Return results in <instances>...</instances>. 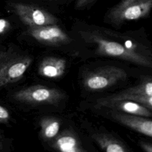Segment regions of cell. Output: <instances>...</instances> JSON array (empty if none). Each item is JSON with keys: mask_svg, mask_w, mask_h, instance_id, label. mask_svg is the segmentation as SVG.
I'll return each instance as SVG.
<instances>
[{"mask_svg": "<svg viewBox=\"0 0 152 152\" xmlns=\"http://www.w3.org/2000/svg\"><path fill=\"white\" fill-rule=\"evenodd\" d=\"M112 118L120 124L149 137L152 136V122L144 116L129 114L117 110L111 112Z\"/></svg>", "mask_w": 152, "mask_h": 152, "instance_id": "cell-9", "label": "cell"}, {"mask_svg": "<svg viewBox=\"0 0 152 152\" xmlns=\"http://www.w3.org/2000/svg\"><path fill=\"white\" fill-rule=\"evenodd\" d=\"M66 62L63 58L48 56L40 62L38 68L39 74L48 78H58L65 72Z\"/></svg>", "mask_w": 152, "mask_h": 152, "instance_id": "cell-12", "label": "cell"}, {"mask_svg": "<svg viewBox=\"0 0 152 152\" xmlns=\"http://www.w3.org/2000/svg\"><path fill=\"white\" fill-rule=\"evenodd\" d=\"M92 138L103 151L107 152L129 151V148L123 142L111 134L106 133L94 134L92 135Z\"/></svg>", "mask_w": 152, "mask_h": 152, "instance_id": "cell-13", "label": "cell"}, {"mask_svg": "<svg viewBox=\"0 0 152 152\" xmlns=\"http://www.w3.org/2000/svg\"><path fill=\"white\" fill-rule=\"evenodd\" d=\"M96 106L98 107H107L113 110L120 111L132 115H139L144 117L151 116V112L150 109L139 103L131 100H121L97 103Z\"/></svg>", "mask_w": 152, "mask_h": 152, "instance_id": "cell-10", "label": "cell"}, {"mask_svg": "<svg viewBox=\"0 0 152 152\" xmlns=\"http://www.w3.org/2000/svg\"><path fill=\"white\" fill-rule=\"evenodd\" d=\"M17 101L30 104H56L65 98L61 90L43 85H36L20 90L13 94Z\"/></svg>", "mask_w": 152, "mask_h": 152, "instance_id": "cell-4", "label": "cell"}, {"mask_svg": "<svg viewBox=\"0 0 152 152\" xmlns=\"http://www.w3.org/2000/svg\"><path fill=\"white\" fill-rule=\"evenodd\" d=\"M4 147V140H3V138L1 135V134H0V152H1L3 150Z\"/></svg>", "mask_w": 152, "mask_h": 152, "instance_id": "cell-20", "label": "cell"}, {"mask_svg": "<svg viewBox=\"0 0 152 152\" xmlns=\"http://www.w3.org/2000/svg\"><path fill=\"white\" fill-rule=\"evenodd\" d=\"M52 140L51 146L55 150L63 152L85 151L78 137L70 130L64 131Z\"/></svg>", "mask_w": 152, "mask_h": 152, "instance_id": "cell-11", "label": "cell"}, {"mask_svg": "<svg viewBox=\"0 0 152 152\" xmlns=\"http://www.w3.org/2000/svg\"><path fill=\"white\" fill-rule=\"evenodd\" d=\"M10 119V114L8 110L0 105V123H8Z\"/></svg>", "mask_w": 152, "mask_h": 152, "instance_id": "cell-16", "label": "cell"}, {"mask_svg": "<svg viewBox=\"0 0 152 152\" xmlns=\"http://www.w3.org/2000/svg\"><path fill=\"white\" fill-rule=\"evenodd\" d=\"M98 0H76L74 4V9L78 11L89 10Z\"/></svg>", "mask_w": 152, "mask_h": 152, "instance_id": "cell-15", "label": "cell"}, {"mask_svg": "<svg viewBox=\"0 0 152 152\" xmlns=\"http://www.w3.org/2000/svg\"><path fill=\"white\" fill-rule=\"evenodd\" d=\"M4 56L3 55V53H2L1 52V50H0V59L2 58H3Z\"/></svg>", "mask_w": 152, "mask_h": 152, "instance_id": "cell-21", "label": "cell"}, {"mask_svg": "<svg viewBox=\"0 0 152 152\" xmlns=\"http://www.w3.org/2000/svg\"><path fill=\"white\" fill-rule=\"evenodd\" d=\"M32 62L26 55L6 56L0 59V88L17 82L24 74Z\"/></svg>", "mask_w": 152, "mask_h": 152, "instance_id": "cell-6", "label": "cell"}, {"mask_svg": "<svg viewBox=\"0 0 152 152\" xmlns=\"http://www.w3.org/2000/svg\"><path fill=\"white\" fill-rule=\"evenodd\" d=\"M151 9L152 0H120L106 11L104 21L119 27L126 22L147 17Z\"/></svg>", "mask_w": 152, "mask_h": 152, "instance_id": "cell-2", "label": "cell"}, {"mask_svg": "<svg viewBox=\"0 0 152 152\" xmlns=\"http://www.w3.org/2000/svg\"><path fill=\"white\" fill-rule=\"evenodd\" d=\"M126 100L139 103L152 109V81L151 77H145L138 85L126 88L118 93L99 99L97 103Z\"/></svg>", "mask_w": 152, "mask_h": 152, "instance_id": "cell-7", "label": "cell"}, {"mask_svg": "<svg viewBox=\"0 0 152 152\" xmlns=\"http://www.w3.org/2000/svg\"><path fill=\"white\" fill-rule=\"evenodd\" d=\"M40 134L45 141H50L54 138L59 132L60 121L56 118L46 116L42 118L39 122Z\"/></svg>", "mask_w": 152, "mask_h": 152, "instance_id": "cell-14", "label": "cell"}, {"mask_svg": "<svg viewBox=\"0 0 152 152\" xmlns=\"http://www.w3.org/2000/svg\"><path fill=\"white\" fill-rule=\"evenodd\" d=\"M27 33L37 42L46 45L59 46L71 41L58 24L28 27Z\"/></svg>", "mask_w": 152, "mask_h": 152, "instance_id": "cell-8", "label": "cell"}, {"mask_svg": "<svg viewBox=\"0 0 152 152\" xmlns=\"http://www.w3.org/2000/svg\"><path fill=\"white\" fill-rule=\"evenodd\" d=\"M45 1L48 2H50V3H54L55 4H63L66 2L68 0H45Z\"/></svg>", "mask_w": 152, "mask_h": 152, "instance_id": "cell-19", "label": "cell"}, {"mask_svg": "<svg viewBox=\"0 0 152 152\" xmlns=\"http://www.w3.org/2000/svg\"><path fill=\"white\" fill-rule=\"evenodd\" d=\"M10 28V22L4 18L0 19V34H3L7 31Z\"/></svg>", "mask_w": 152, "mask_h": 152, "instance_id": "cell-17", "label": "cell"}, {"mask_svg": "<svg viewBox=\"0 0 152 152\" xmlns=\"http://www.w3.org/2000/svg\"><path fill=\"white\" fill-rule=\"evenodd\" d=\"M126 76V72L123 69L115 66H106L98 68L87 74L83 80V85L88 90H101L124 80Z\"/></svg>", "mask_w": 152, "mask_h": 152, "instance_id": "cell-5", "label": "cell"}, {"mask_svg": "<svg viewBox=\"0 0 152 152\" xmlns=\"http://www.w3.org/2000/svg\"><path fill=\"white\" fill-rule=\"evenodd\" d=\"M80 33L85 40L96 45V52L99 55L119 58L142 66H151V56L129 39L125 42L118 41L116 38H112L110 30L100 28L81 30Z\"/></svg>", "mask_w": 152, "mask_h": 152, "instance_id": "cell-1", "label": "cell"}, {"mask_svg": "<svg viewBox=\"0 0 152 152\" xmlns=\"http://www.w3.org/2000/svg\"><path fill=\"white\" fill-rule=\"evenodd\" d=\"M8 5L28 27L56 24L59 22V18L42 3L12 2Z\"/></svg>", "mask_w": 152, "mask_h": 152, "instance_id": "cell-3", "label": "cell"}, {"mask_svg": "<svg viewBox=\"0 0 152 152\" xmlns=\"http://www.w3.org/2000/svg\"><path fill=\"white\" fill-rule=\"evenodd\" d=\"M140 147L146 152H152V145L150 143L140 141Z\"/></svg>", "mask_w": 152, "mask_h": 152, "instance_id": "cell-18", "label": "cell"}]
</instances>
